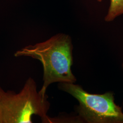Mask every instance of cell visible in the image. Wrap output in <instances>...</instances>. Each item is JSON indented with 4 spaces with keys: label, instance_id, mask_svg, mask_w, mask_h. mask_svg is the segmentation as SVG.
Segmentation results:
<instances>
[{
    "label": "cell",
    "instance_id": "6da1fadb",
    "mask_svg": "<svg viewBox=\"0 0 123 123\" xmlns=\"http://www.w3.org/2000/svg\"><path fill=\"white\" fill-rule=\"evenodd\" d=\"M73 50L70 36L61 33L43 42L26 46L17 51L14 56L29 57L41 62L43 69V84L38 92L45 96L47 88L52 84H75L76 82L71 68L73 64Z\"/></svg>",
    "mask_w": 123,
    "mask_h": 123
},
{
    "label": "cell",
    "instance_id": "7a4b0ae2",
    "mask_svg": "<svg viewBox=\"0 0 123 123\" xmlns=\"http://www.w3.org/2000/svg\"><path fill=\"white\" fill-rule=\"evenodd\" d=\"M48 98L40 93L31 77L18 92L5 91L0 87V123H32L34 115L43 123H54V119L47 114L50 107Z\"/></svg>",
    "mask_w": 123,
    "mask_h": 123
},
{
    "label": "cell",
    "instance_id": "3957f363",
    "mask_svg": "<svg viewBox=\"0 0 123 123\" xmlns=\"http://www.w3.org/2000/svg\"><path fill=\"white\" fill-rule=\"evenodd\" d=\"M58 88L77 100L79 121L87 123H123L122 108L114 102V93L92 94L74 83H59Z\"/></svg>",
    "mask_w": 123,
    "mask_h": 123
},
{
    "label": "cell",
    "instance_id": "277c9868",
    "mask_svg": "<svg viewBox=\"0 0 123 123\" xmlns=\"http://www.w3.org/2000/svg\"><path fill=\"white\" fill-rule=\"evenodd\" d=\"M110 5L105 18L106 22L113 21L123 14V0H110Z\"/></svg>",
    "mask_w": 123,
    "mask_h": 123
},
{
    "label": "cell",
    "instance_id": "5b68a950",
    "mask_svg": "<svg viewBox=\"0 0 123 123\" xmlns=\"http://www.w3.org/2000/svg\"><path fill=\"white\" fill-rule=\"evenodd\" d=\"M103 0H97V1H98V2H101Z\"/></svg>",
    "mask_w": 123,
    "mask_h": 123
},
{
    "label": "cell",
    "instance_id": "8992f818",
    "mask_svg": "<svg viewBox=\"0 0 123 123\" xmlns=\"http://www.w3.org/2000/svg\"><path fill=\"white\" fill-rule=\"evenodd\" d=\"M122 68H123V62L122 63Z\"/></svg>",
    "mask_w": 123,
    "mask_h": 123
}]
</instances>
